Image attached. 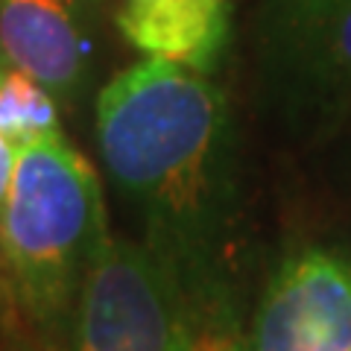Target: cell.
<instances>
[{
  "label": "cell",
  "instance_id": "1",
  "mask_svg": "<svg viewBox=\"0 0 351 351\" xmlns=\"http://www.w3.org/2000/svg\"><path fill=\"white\" fill-rule=\"evenodd\" d=\"M97 144L199 325L228 322L237 138L223 91L208 73L147 56L97 97Z\"/></svg>",
  "mask_w": 351,
  "mask_h": 351
},
{
  "label": "cell",
  "instance_id": "2",
  "mask_svg": "<svg viewBox=\"0 0 351 351\" xmlns=\"http://www.w3.org/2000/svg\"><path fill=\"white\" fill-rule=\"evenodd\" d=\"M106 234L100 176L64 135L21 147L0 214V281L44 343L64 346Z\"/></svg>",
  "mask_w": 351,
  "mask_h": 351
},
{
  "label": "cell",
  "instance_id": "3",
  "mask_svg": "<svg viewBox=\"0 0 351 351\" xmlns=\"http://www.w3.org/2000/svg\"><path fill=\"white\" fill-rule=\"evenodd\" d=\"M188 293L147 243L106 234L76 295L64 351H196Z\"/></svg>",
  "mask_w": 351,
  "mask_h": 351
},
{
  "label": "cell",
  "instance_id": "4",
  "mask_svg": "<svg viewBox=\"0 0 351 351\" xmlns=\"http://www.w3.org/2000/svg\"><path fill=\"white\" fill-rule=\"evenodd\" d=\"M246 351H351V263L302 249L263 290Z\"/></svg>",
  "mask_w": 351,
  "mask_h": 351
},
{
  "label": "cell",
  "instance_id": "5",
  "mask_svg": "<svg viewBox=\"0 0 351 351\" xmlns=\"http://www.w3.org/2000/svg\"><path fill=\"white\" fill-rule=\"evenodd\" d=\"M0 53L53 94L76 97L85 73V38L71 0H0Z\"/></svg>",
  "mask_w": 351,
  "mask_h": 351
},
{
  "label": "cell",
  "instance_id": "6",
  "mask_svg": "<svg viewBox=\"0 0 351 351\" xmlns=\"http://www.w3.org/2000/svg\"><path fill=\"white\" fill-rule=\"evenodd\" d=\"M117 24L147 56L211 73L228 41L232 0H126Z\"/></svg>",
  "mask_w": 351,
  "mask_h": 351
},
{
  "label": "cell",
  "instance_id": "7",
  "mask_svg": "<svg viewBox=\"0 0 351 351\" xmlns=\"http://www.w3.org/2000/svg\"><path fill=\"white\" fill-rule=\"evenodd\" d=\"M290 91L325 112L351 108V0L331 18L269 41Z\"/></svg>",
  "mask_w": 351,
  "mask_h": 351
},
{
  "label": "cell",
  "instance_id": "8",
  "mask_svg": "<svg viewBox=\"0 0 351 351\" xmlns=\"http://www.w3.org/2000/svg\"><path fill=\"white\" fill-rule=\"evenodd\" d=\"M62 135L59 103L24 71L0 64V138L15 149Z\"/></svg>",
  "mask_w": 351,
  "mask_h": 351
},
{
  "label": "cell",
  "instance_id": "9",
  "mask_svg": "<svg viewBox=\"0 0 351 351\" xmlns=\"http://www.w3.org/2000/svg\"><path fill=\"white\" fill-rule=\"evenodd\" d=\"M346 3L348 0H269V41L295 36V32L319 24V21L339 12Z\"/></svg>",
  "mask_w": 351,
  "mask_h": 351
},
{
  "label": "cell",
  "instance_id": "10",
  "mask_svg": "<svg viewBox=\"0 0 351 351\" xmlns=\"http://www.w3.org/2000/svg\"><path fill=\"white\" fill-rule=\"evenodd\" d=\"M15 158H18V149L9 144V141L0 138V214H3V205H6L9 182H12V170H15Z\"/></svg>",
  "mask_w": 351,
  "mask_h": 351
},
{
  "label": "cell",
  "instance_id": "11",
  "mask_svg": "<svg viewBox=\"0 0 351 351\" xmlns=\"http://www.w3.org/2000/svg\"><path fill=\"white\" fill-rule=\"evenodd\" d=\"M21 351H38V348H21Z\"/></svg>",
  "mask_w": 351,
  "mask_h": 351
}]
</instances>
